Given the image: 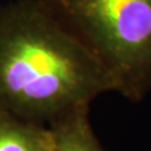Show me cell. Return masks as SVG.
Masks as SVG:
<instances>
[{
    "mask_svg": "<svg viewBox=\"0 0 151 151\" xmlns=\"http://www.w3.org/2000/svg\"><path fill=\"white\" fill-rule=\"evenodd\" d=\"M109 92V72L44 0L0 7V108L49 125Z\"/></svg>",
    "mask_w": 151,
    "mask_h": 151,
    "instance_id": "6da1fadb",
    "label": "cell"
},
{
    "mask_svg": "<svg viewBox=\"0 0 151 151\" xmlns=\"http://www.w3.org/2000/svg\"><path fill=\"white\" fill-rule=\"evenodd\" d=\"M93 52L116 92L140 101L151 87V0H44Z\"/></svg>",
    "mask_w": 151,
    "mask_h": 151,
    "instance_id": "7a4b0ae2",
    "label": "cell"
},
{
    "mask_svg": "<svg viewBox=\"0 0 151 151\" xmlns=\"http://www.w3.org/2000/svg\"><path fill=\"white\" fill-rule=\"evenodd\" d=\"M52 151H104L92 129L90 105H84L49 124Z\"/></svg>",
    "mask_w": 151,
    "mask_h": 151,
    "instance_id": "277c9868",
    "label": "cell"
},
{
    "mask_svg": "<svg viewBox=\"0 0 151 151\" xmlns=\"http://www.w3.org/2000/svg\"><path fill=\"white\" fill-rule=\"evenodd\" d=\"M49 125L19 118L0 108V151H52Z\"/></svg>",
    "mask_w": 151,
    "mask_h": 151,
    "instance_id": "3957f363",
    "label": "cell"
}]
</instances>
